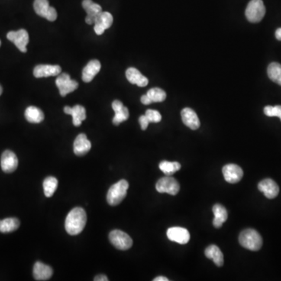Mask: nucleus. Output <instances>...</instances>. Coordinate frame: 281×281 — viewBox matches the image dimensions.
Here are the masks:
<instances>
[{
  "label": "nucleus",
  "mask_w": 281,
  "mask_h": 281,
  "mask_svg": "<svg viewBox=\"0 0 281 281\" xmlns=\"http://www.w3.org/2000/svg\"><path fill=\"white\" fill-rule=\"evenodd\" d=\"M86 223L87 214L85 209L77 207L68 214L65 220V229L71 235H78L82 232Z\"/></svg>",
  "instance_id": "f257e3e1"
},
{
  "label": "nucleus",
  "mask_w": 281,
  "mask_h": 281,
  "mask_svg": "<svg viewBox=\"0 0 281 281\" xmlns=\"http://www.w3.org/2000/svg\"><path fill=\"white\" fill-rule=\"evenodd\" d=\"M239 243L244 249L256 252L263 246V238L254 229H245L239 235Z\"/></svg>",
  "instance_id": "f03ea898"
},
{
  "label": "nucleus",
  "mask_w": 281,
  "mask_h": 281,
  "mask_svg": "<svg viewBox=\"0 0 281 281\" xmlns=\"http://www.w3.org/2000/svg\"><path fill=\"white\" fill-rule=\"evenodd\" d=\"M128 188L129 184L126 180H120L110 187L107 196L108 203L110 205H119L125 198Z\"/></svg>",
  "instance_id": "7ed1b4c3"
},
{
  "label": "nucleus",
  "mask_w": 281,
  "mask_h": 281,
  "mask_svg": "<svg viewBox=\"0 0 281 281\" xmlns=\"http://www.w3.org/2000/svg\"><path fill=\"white\" fill-rule=\"evenodd\" d=\"M266 14V8L263 0H251L248 4L245 16L248 21L258 23L262 21Z\"/></svg>",
  "instance_id": "20e7f679"
},
{
  "label": "nucleus",
  "mask_w": 281,
  "mask_h": 281,
  "mask_svg": "<svg viewBox=\"0 0 281 281\" xmlns=\"http://www.w3.org/2000/svg\"><path fill=\"white\" fill-rule=\"evenodd\" d=\"M109 237L111 244L120 250H127L130 249L133 244L131 237L122 230H113L110 233Z\"/></svg>",
  "instance_id": "39448f33"
},
{
  "label": "nucleus",
  "mask_w": 281,
  "mask_h": 281,
  "mask_svg": "<svg viewBox=\"0 0 281 281\" xmlns=\"http://www.w3.org/2000/svg\"><path fill=\"white\" fill-rule=\"evenodd\" d=\"M56 85L59 88V94L63 97L75 92L78 88V82L72 80L69 75L66 73L59 75L56 80Z\"/></svg>",
  "instance_id": "423d86ee"
},
{
  "label": "nucleus",
  "mask_w": 281,
  "mask_h": 281,
  "mask_svg": "<svg viewBox=\"0 0 281 281\" xmlns=\"http://www.w3.org/2000/svg\"><path fill=\"white\" fill-rule=\"evenodd\" d=\"M156 191L159 193H167L176 195L180 191V185L175 178L166 176L160 178L156 185Z\"/></svg>",
  "instance_id": "0eeeda50"
},
{
  "label": "nucleus",
  "mask_w": 281,
  "mask_h": 281,
  "mask_svg": "<svg viewBox=\"0 0 281 281\" xmlns=\"http://www.w3.org/2000/svg\"><path fill=\"white\" fill-rule=\"evenodd\" d=\"M7 39L14 43L22 53L27 52V46L29 43L28 33L24 29H20L17 31H10L7 36Z\"/></svg>",
  "instance_id": "6e6552de"
},
{
  "label": "nucleus",
  "mask_w": 281,
  "mask_h": 281,
  "mask_svg": "<svg viewBox=\"0 0 281 281\" xmlns=\"http://www.w3.org/2000/svg\"><path fill=\"white\" fill-rule=\"evenodd\" d=\"M223 174L226 182L230 184H236L242 179L244 172L237 165L227 164L223 168Z\"/></svg>",
  "instance_id": "1a4fd4ad"
},
{
  "label": "nucleus",
  "mask_w": 281,
  "mask_h": 281,
  "mask_svg": "<svg viewBox=\"0 0 281 281\" xmlns=\"http://www.w3.org/2000/svg\"><path fill=\"white\" fill-rule=\"evenodd\" d=\"M166 235L169 240L181 244H187L190 240L189 231L184 227H170L168 229Z\"/></svg>",
  "instance_id": "9d476101"
},
{
  "label": "nucleus",
  "mask_w": 281,
  "mask_h": 281,
  "mask_svg": "<svg viewBox=\"0 0 281 281\" xmlns=\"http://www.w3.org/2000/svg\"><path fill=\"white\" fill-rule=\"evenodd\" d=\"M18 166V159L15 153L11 150H6L1 156V168L5 173H11L15 171Z\"/></svg>",
  "instance_id": "9b49d317"
},
{
  "label": "nucleus",
  "mask_w": 281,
  "mask_h": 281,
  "mask_svg": "<svg viewBox=\"0 0 281 281\" xmlns=\"http://www.w3.org/2000/svg\"><path fill=\"white\" fill-rule=\"evenodd\" d=\"M82 7L87 13L85 22L88 24H95L98 16L102 12V7L98 4L94 3L92 0H83Z\"/></svg>",
  "instance_id": "f8f14e48"
},
{
  "label": "nucleus",
  "mask_w": 281,
  "mask_h": 281,
  "mask_svg": "<svg viewBox=\"0 0 281 281\" xmlns=\"http://www.w3.org/2000/svg\"><path fill=\"white\" fill-rule=\"evenodd\" d=\"M258 188L261 192L264 194L266 198H269V199L276 198L279 192L277 184L270 178L263 180L262 182H259Z\"/></svg>",
  "instance_id": "ddd939ff"
},
{
  "label": "nucleus",
  "mask_w": 281,
  "mask_h": 281,
  "mask_svg": "<svg viewBox=\"0 0 281 281\" xmlns=\"http://www.w3.org/2000/svg\"><path fill=\"white\" fill-rule=\"evenodd\" d=\"M114 22V17L112 14L109 12H102L97 17L95 21V33L98 36H101L103 34L104 31L107 29L110 28L112 26Z\"/></svg>",
  "instance_id": "4468645a"
},
{
  "label": "nucleus",
  "mask_w": 281,
  "mask_h": 281,
  "mask_svg": "<svg viewBox=\"0 0 281 281\" xmlns=\"http://www.w3.org/2000/svg\"><path fill=\"white\" fill-rule=\"evenodd\" d=\"M62 69L59 65H38L34 67V76L36 78H47L49 76H57L61 73Z\"/></svg>",
  "instance_id": "2eb2a0df"
},
{
  "label": "nucleus",
  "mask_w": 281,
  "mask_h": 281,
  "mask_svg": "<svg viewBox=\"0 0 281 281\" xmlns=\"http://www.w3.org/2000/svg\"><path fill=\"white\" fill-rule=\"evenodd\" d=\"M92 144L85 134H78L74 143V152L78 156H85L90 151Z\"/></svg>",
  "instance_id": "dca6fc26"
},
{
  "label": "nucleus",
  "mask_w": 281,
  "mask_h": 281,
  "mask_svg": "<svg viewBox=\"0 0 281 281\" xmlns=\"http://www.w3.org/2000/svg\"><path fill=\"white\" fill-rule=\"evenodd\" d=\"M64 113L72 115L73 117V124L76 127L82 125V121L86 119V111L85 107L81 105H76L74 107H65Z\"/></svg>",
  "instance_id": "f3484780"
},
{
  "label": "nucleus",
  "mask_w": 281,
  "mask_h": 281,
  "mask_svg": "<svg viewBox=\"0 0 281 281\" xmlns=\"http://www.w3.org/2000/svg\"><path fill=\"white\" fill-rule=\"evenodd\" d=\"M112 107L115 112V116L113 119V123L114 125L118 126L119 124L129 118L128 109L124 107V104L120 101L115 100L112 103Z\"/></svg>",
  "instance_id": "a211bd4d"
},
{
  "label": "nucleus",
  "mask_w": 281,
  "mask_h": 281,
  "mask_svg": "<svg viewBox=\"0 0 281 281\" xmlns=\"http://www.w3.org/2000/svg\"><path fill=\"white\" fill-rule=\"evenodd\" d=\"M181 114H182V121L187 127L192 130H197L199 128L200 120L196 113L191 108L183 109Z\"/></svg>",
  "instance_id": "6ab92c4d"
},
{
  "label": "nucleus",
  "mask_w": 281,
  "mask_h": 281,
  "mask_svg": "<svg viewBox=\"0 0 281 281\" xmlns=\"http://www.w3.org/2000/svg\"><path fill=\"white\" fill-rule=\"evenodd\" d=\"M53 269L49 266L36 262L33 268V275L36 280H48L53 276Z\"/></svg>",
  "instance_id": "aec40b11"
},
{
  "label": "nucleus",
  "mask_w": 281,
  "mask_h": 281,
  "mask_svg": "<svg viewBox=\"0 0 281 281\" xmlns=\"http://www.w3.org/2000/svg\"><path fill=\"white\" fill-rule=\"evenodd\" d=\"M101 69V63L97 59H93L88 62V64L85 66L82 72V80L85 83L92 82L95 78V75L100 72Z\"/></svg>",
  "instance_id": "412c9836"
},
{
  "label": "nucleus",
  "mask_w": 281,
  "mask_h": 281,
  "mask_svg": "<svg viewBox=\"0 0 281 281\" xmlns=\"http://www.w3.org/2000/svg\"><path fill=\"white\" fill-rule=\"evenodd\" d=\"M126 78L130 84L137 85L138 87H146L149 84L148 78L134 67H130L127 69Z\"/></svg>",
  "instance_id": "4be33fe9"
},
{
  "label": "nucleus",
  "mask_w": 281,
  "mask_h": 281,
  "mask_svg": "<svg viewBox=\"0 0 281 281\" xmlns=\"http://www.w3.org/2000/svg\"><path fill=\"white\" fill-rule=\"evenodd\" d=\"M213 212H214V216H215L213 224H214V226L216 228H220L228 218L227 209L222 205L216 204L213 207Z\"/></svg>",
  "instance_id": "5701e85b"
},
{
  "label": "nucleus",
  "mask_w": 281,
  "mask_h": 281,
  "mask_svg": "<svg viewBox=\"0 0 281 281\" xmlns=\"http://www.w3.org/2000/svg\"><path fill=\"white\" fill-rule=\"evenodd\" d=\"M205 255L208 259H212L217 266L220 267L224 265V258L222 252L217 245H209L205 251Z\"/></svg>",
  "instance_id": "b1692460"
},
{
  "label": "nucleus",
  "mask_w": 281,
  "mask_h": 281,
  "mask_svg": "<svg viewBox=\"0 0 281 281\" xmlns=\"http://www.w3.org/2000/svg\"><path fill=\"white\" fill-rule=\"evenodd\" d=\"M24 117L26 120L31 124H39L45 118L43 111L36 107H27L24 113Z\"/></svg>",
  "instance_id": "393cba45"
},
{
  "label": "nucleus",
  "mask_w": 281,
  "mask_h": 281,
  "mask_svg": "<svg viewBox=\"0 0 281 281\" xmlns=\"http://www.w3.org/2000/svg\"><path fill=\"white\" fill-rule=\"evenodd\" d=\"M20 226V221L18 219L11 217L0 220V232L7 234V233L14 232L18 229Z\"/></svg>",
  "instance_id": "a878e982"
},
{
  "label": "nucleus",
  "mask_w": 281,
  "mask_h": 281,
  "mask_svg": "<svg viewBox=\"0 0 281 281\" xmlns=\"http://www.w3.org/2000/svg\"><path fill=\"white\" fill-rule=\"evenodd\" d=\"M52 7L49 6L48 0H34V10L36 14L40 17L47 18Z\"/></svg>",
  "instance_id": "bb28decb"
},
{
  "label": "nucleus",
  "mask_w": 281,
  "mask_h": 281,
  "mask_svg": "<svg viewBox=\"0 0 281 281\" xmlns=\"http://www.w3.org/2000/svg\"><path fill=\"white\" fill-rule=\"evenodd\" d=\"M267 74L271 81L281 85V64L271 63L268 66Z\"/></svg>",
  "instance_id": "cd10ccee"
},
{
  "label": "nucleus",
  "mask_w": 281,
  "mask_h": 281,
  "mask_svg": "<svg viewBox=\"0 0 281 281\" xmlns=\"http://www.w3.org/2000/svg\"><path fill=\"white\" fill-rule=\"evenodd\" d=\"M159 166L160 170L166 176H171L182 168V165L178 162L162 161Z\"/></svg>",
  "instance_id": "c85d7f7f"
},
{
  "label": "nucleus",
  "mask_w": 281,
  "mask_h": 281,
  "mask_svg": "<svg viewBox=\"0 0 281 281\" xmlns=\"http://www.w3.org/2000/svg\"><path fill=\"white\" fill-rule=\"evenodd\" d=\"M58 186V181L53 177H48L43 182V188H44L45 195L48 198L52 197L56 192Z\"/></svg>",
  "instance_id": "c756f323"
},
{
  "label": "nucleus",
  "mask_w": 281,
  "mask_h": 281,
  "mask_svg": "<svg viewBox=\"0 0 281 281\" xmlns=\"http://www.w3.org/2000/svg\"><path fill=\"white\" fill-rule=\"evenodd\" d=\"M147 95L150 98L153 102H163L166 98V92L161 88H153L149 90Z\"/></svg>",
  "instance_id": "7c9ffc66"
},
{
  "label": "nucleus",
  "mask_w": 281,
  "mask_h": 281,
  "mask_svg": "<svg viewBox=\"0 0 281 281\" xmlns=\"http://www.w3.org/2000/svg\"><path fill=\"white\" fill-rule=\"evenodd\" d=\"M264 114L267 117H279L281 120V106H275V107L267 106L264 108Z\"/></svg>",
  "instance_id": "2f4dec72"
},
{
  "label": "nucleus",
  "mask_w": 281,
  "mask_h": 281,
  "mask_svg": "<svg viewBox=\"0 0 281 281\" xmlns=\"http://www.w3.org/2000/svg\"><path fill=\"white\" fill-rule=\"evenodd\" d=\"M146 116L150 123H159L162 120L161 114L157 110H148L146 112Z\"/></svg>",
  "instance_id": "473e14b6"
},
{
  "label": "nucleus",
  "mask_w": 281,
  "mask_h": 281,
  "mask_svg": "<svg viewBox=\"0 0 281 281\" xmlns=\"http://www.w3.org/2000/svg\"><path fill=\"white\" fill-rule=\"evenodd\" d=\"M139 123H140L142 130H146L150 122H149V119L147 118L146 115H143L139 117Z\"/></svg>",
  "instance_id": "72a5a7b5"
},
{
  "label": "nucleus",
  "mask_w": 281,
  "mask_h": 281,
  "mask_svg": "<svg viewBox=\"0 0 281 281\" xmlns=\"http://www.w3.org/2000/svg\"><path fill=\"white\" fill-rule=\"evenodd\" d=\"M140 102H143L144 105H149V104H151L152 102H152V100L150 99V98L148 96L147 94L142 96V98H140Z\"/></svg>",
  "instance_id": "f704fd0d"
},
{
  "label": "nucleus",
  "mask_w": 281,
  "mask_h": 281,
  "mask_svg": "<svg viewBox=\"0 0 281 281\" xmlns=\"http://www.w3.org/2000/svg\"><path fill=\"white\" fill-rule=\"evenodd\" d=\"M94 280L95 281H108V278H107V276H105V275L100 274L98 275V276H95V279H94Z\"/></svg>",
  "instance_id": "c9c22d12"
},
{
  "label": "nucleus",
  "mask_w": 281,
  "mask_h": 281,
  "mask_svg": "<svg viewBox=\"0 0 281 281\" xmlns=\"http://www.w3.org/2000/svg\"><path fill=\"white\" fill-rule=\"evenodd\" d=\"M275 36H276V39H278L279 41H281V27L276 30Z\"/></svg>",
  "instance_id": "e433bc0d"
},
{
  "label": "nucleus",
  "mask_w": 281,
  "mask_h": 281,
  "mask_svg": "<svg viewBox=\"0 0 281 281\" xmlns=\"http://www.w3.org/2000/svg\"><path fill=\"white\" fill-rule=\"evenodd\" d=\"M154 281H168L169 280V279H167V278L165 277V276H157V277L155 278L154 279H153Z\"/></svg>",
  "instance_id": "4c0bfd02"
},
{
  "label": "nucleus",
  "mask_w": 281,
  "mask_h": 281,
  "mask_svg": "<svg viewBox=\"0 0 281 281\" xmlns=\"http://www.w3.org/2000/svg\"><path fill=\"white\" fill-rule=\"evenodd\" d=\"M3 93V88L1 85H0V95H2Z\"/></svg>",
  "instance_id": "58836bf2"
},
{
  "label": "nucleus",
  "mask_w": 281,
  "mask_h": 281,
  "mask_svg": "<svg viewBox=\"0 0 281 281\" xmlns=\"http://www.w3.org/2000/svg\"><path fill=\"white\" fill-rule=\"evenodd\" d=\"M0 46H1V41H0Z\"/></svg>",
  "instance_id": "ea45409f"
}]
</instances>
